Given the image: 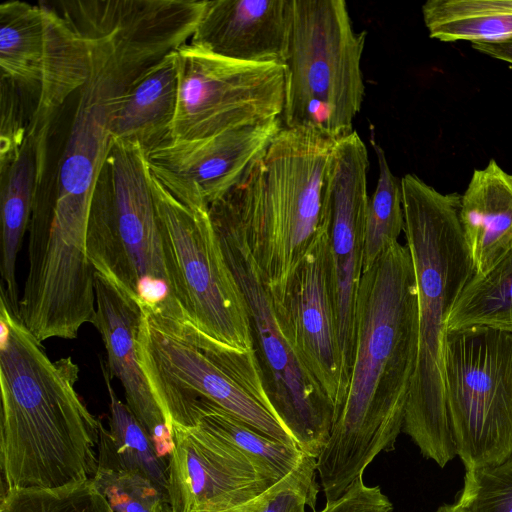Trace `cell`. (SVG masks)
<instances>
[{
  "label": "cell",
  "instance_id": "1",
  "mask_svg": "<svg viewBox=\"0 0 512 512\" xmlns=\"http://www.w3.org/2000/svg\"><path fill=\"white\" fill-rule=\"evenodd\" d=\"M418 288L410 250L387 246L363 270L355 307V350L345 402L316 458L334 500L381 453L394 450L418 354Z\"/></svg>",
  "mask_w": 512,
  "mask_h": 512
},
{
  "label": "cell",
  "instance_id": "2",
  "mask_svg": "<svg viewBox=\"0 0 512 512\" xmlns=\"http://www.w3.org/2000/svg\"><path fill=\"white\" fill-rule=\"evenodd\" d=\"M71 357L53 361L1 292L0 463L5 490L93 479L101 421L76 391Z\"/></svg>",
  "mask_w": 512,
  "mask_h": 512
},
{
  "label": "cell",
  "instance_id": "3",
  "mask_svg": "<svg viewBox=\"0 0 512 512\" xmlns=\"http://www.w3.org/2000/svg\"><path fill=\"white\" fill-rule=\"evenodd\" d=\"M69 22L90 43V71L79 90L46 215L52 228L85 235L123 96L144 71L185 44L188 34L159 5L145 0L89 1L75 9Z\"/></svg>",
  "mask_w": 512,
  "mask_h": 512
},
{
  "label": "cell",
  "instance_id": "4",
  "mask_svg": "<svg viewBox=\"0 0 512 512\" xmlns=\"http://www.w3.org/2000/svg\"><path fill=\"white\" fill-rule=\"evenodd\" d=\"M406 245L418 288V354L403 432L444 467L456 455L444 392L447 321L474 274L460 223L461 195L443 194L414 174L401 178Z\"/></svg>",
  "mask_w": 512,
  "mask_h": 512
},
{
  "label": "cell",
  "instance_id": "5",
  "mask_svg": "<svg viewBox=\"0 0 512 512\" xmlns=\"http://www.w3.org/2000/svg\"><path fill=\"white\" fill-rule=\"evenodd\" d=\"M335 141L282 127L228 192L272 297L285 289L320 231L322 183Z\"/></svg>",
  "mask_w": 512,
  "mask_h": 512
},
{
  "label": "cell",
  "instance_id": "6",
  "mask_svg": "<svg viewBox=\"0 0 512 512\" xmlns=\"http://www.w3.org/2000/svg\"><path fill=\"white\" fill-rule=\"evenodd\" d=\"M137 350L170 426H195L192 410L204 399L259 432L296 445L270 406L256 354L239 352L189 324L179 327L176 321L146 311L138 330Z\"/></svg>",
  "mask_w": 512,
  "mask_h": 512
},
{
  "label": "cell",
  "instance_id": "7",
  "mask_svg": "<svg viewBox=\"0 0 512 512\" xmlns=\"http://www.w3.org/2000/svg\"><path fill=\"white\" fill-rule=\"evenodd\" d=\"M86 250L95 272L143 311L184 322L168 275L145 150L137 143L112 139L91 198Z\"/></svg>",
  "mask_w": 512,
  "mask_h": 512
},
{
  "label": "cell",
  "instance_id": "8",
  "mask_svg": "<svg viewBox=\"0 0 512 512\" xmlns=\"http://www.w3.org/2000/svg\"><path fill=\"white\" fill-rule=\"evenodd\" d=\"M366 36L353 29L344 0H291L283 128L331 140L354 131L365 96Z\"/></svg>",
  "mask_w": 512,
  "mask_h": 512
},
{
  "label": "cell",
  "instance_id": "9",
  "mask_svg": "<svg viewBox=\"0 0 512 512\" xmlns=\"http://www.w3.org/2000/svg\"><path fill=\"white\" fill-rule=\"evenodd\" d=\"M208 211L246 302L270 406L298 448L317 458L330 436L334 409L298 360L279 326L273 299L250 252L229 194L210 205Z\"/></svg>",
  "mask_w": 512,
  "mask_h": 512
},
{
  "label": "cell",
  "instance_id": "10",
  "mask_svg": "<svg viewBox=\"0 0 512 512\" xmlns=\"http://www.w3.org/2000/svg\"><path fill=\"white\" fill-rule=\"evenodd\" d=\"M168 275L184 322L242 353L256 354L244 296L225 259L208 209H192L149 172Z\"/></svg>",
  "mask_w": 512,
  "mask_h": 512
},
{
  "label": "cell",
  "instance_id": "11",
  "mask_svg": "<svg viewBox=\"0 0 512 512\" xmlns=\"http://www.w3.org/2000/svg\"><path fill=\"white\" fill-rule=\"evenodd\" d=\"M444 392L466 469L512 454V334L486 326L447 330Z\"/></svg>",
  "mask_w": 512,
  "mask_h": 512
},
{
  "label": "cell",
  "instance_id": "12",
  "mask_svg": "<svg viewBox=\"0 0 512 512\" xmlns=\"http://www.w3.org/2000/svg\"><path fill=\"white\" fill-rule=\"evenodd\" d=\"M90 55L88 39L48 4L10 0L0 5L1 77L33 100L27 138L35 148L40 183L51 124L87 81Z\"/></svg>",
  "mask_w": 512,
  "mask_h": 512
},
{
  "label": "cell",
  "instance_id": "13",
  "mask_svg": "<svg viewBox=\"0 0 512 512\" xmlns=\"http://www.w3.org/2000/svg\"><path fill=\"white\" fill-rule=\"evenodd\" d=\"M171 138L198 139L280 118L285 65L228 59L187 42L176 51Z\"/></svg>",
  "mask_w": 512,
  "mask_h": 512
},
{
  "label": "cell",
  "instance_id": "14",
  "mask_svg": "<svg viewBox=\"0 0 512 512\" xmlns=\"http://www.w3.org/2000/svg\"><path fill=\"white\" fill-rule=\"evenodd\" d=\"M367 147L354 130L335 141L321 191V219L328 245L331 298L345 378L349 385L355 350V307L363 273L369 204Z\"/></svg>",
  "mask_w": 512,
  "mask_h": 512
},
{
  "label": "cell",
  "instance_id": "15",
  "mask_svg": "<svg viewBox=\"0 0 512 512\" xmlns=\"http://www.w3.org/2000/svg\"><path fill=\"white\" fill-rule=\"evenodd\" d=\"M272 299L286 340L331 403L335 421L345 402L348 383L331 298L327 233L321 223L285 289Z\"/></svg>",
  "mask_w": 512,
  "mask_h": 512
},
{
  "label": "cell",
  "instance_id": "16",
  "mask_svg": "<svg viewBox=\"0 0 512 512\" xmlns=\"http://www.w3.org/2000/svg\"><path fill=\"white\" fill-rule=\"evenodd\" d=\"M281 129V119L275 118L205 138H170L145 152L147 167L182 204L208 209L238 183Z\"/></svg>",
  "mask_w": 512,
  "mask_h": 512
},
{
  "label": "cell",
  "instance_id": "17",
  "mask_svg": "<svg viewBox=\"0 0 512 512\" xmlns=\"http://www.w3.org/2000/svg\"><path fill=\"white\" fill-rule=\"evenodd\" d=\"M171 434L167 497L173 512L232 509L277 483L240 450L200 426L172 423Z\"/></svg>",
  "mask_w": 512,
  "mask_h": 512
},
{
  "label": "cell",
  "instance_id": "18",
  "mask_svg": "<svg viewBox=\"0 0 512 512\" xmlns=\"http://www.w3.org/2000/svg\"><path fill=\"white\" fill-rule=\"evenodd\" d=\"M96 311L93 324L104 342L108 370L124 389L126 404L151 436L159 455L169 463L171 426L140 365L137 335L143 316L138 302L114 283L95 273Z\"/></svg>",
  "mask_w": 512,
  "mask_h": 512
},
{
  "label": "cell",
  "instance_id": "19",
  "mask_svg": "<svg viewBox=\"0 0 512 512\" xmlns=\"http://www.w3.org/2000/svg\"><path fill=\"white\" fill-rule=\"evenodd\" d=\"M291 0H206L190 43L249 63L284 65Z\"/></svg>",
  "mask_w": 512,
  "mask_h": 512
},
{
  "label": "cell",
  "instance_id": "20",
  "mask_svg": "<svg viewBox=\"0 0 512 512\" xmlns=\"http://www.w3.org/2000/svg\"><path fill=\"white\" fill-rule=\"evenodd\" d=\"M474 274L488 272L512 245V174L490 160L474 170L460 204Z\"/></svg>",
  "mask_w": 512,
  "mask_h": 512
},
{
  "label": "cell",
  "instance_id": "21",
  "mask_svg": "<svg viewBox=\"0 0 512 512\" xmlns=\"http://www.w3.org/2000/svg\"><path fill=\"white\" fill-rule=\"evenodd\" d=\"M175 51L131 84L113 117L112 139L137 143L147 152L171 138L178 98Z\"/></svg>",
  "mask_w": 512,
  "mask_h": 512
},
{
  "label": "cell",
  "instance_id": "22",
  "mask_svg": "<svg viewBox=\"0 0 512 512\" xmlns=\"http://www.w3.org/2000/svg\"><path fill=\"white\" fill-rule=\"evenodd\" d=\"M1 170V292L19 315L16 263L36 201L38 169L33 143L26 138L14 159Z\"/></svg>",
  "mask_w": 512,
  "mask_h": 512
},
{
  "label": "cell",
  "instance_id": "23",
  "mask_svg": "<svg viewBox=\"0 0 512 512\" xmlns=\"http://www.w3.org/2000/svg\"><path fill=\"white\" fill-rule=\"evenodd\" d=\"M109 395V429L101 423L98 443V467L119 468L139 473L167 494L169 463L127 404L116 395L108 368L101 364Z\"/></svg>",
  "mask_w": 512,
  "mask_h": 512
},
{
  "label": "cell",
  "instance_id": "24",
  "mask_svg": "<svg viewBox=\"0 0 512 512\" xmlns=\"http://www.w3.org/2000/svg\"><path fill=\"white\" fill-rule=\"evenodd\" d=\"M192 415L195 426L233 445L274 482L294 470L305 454L296 445L259 432L208 400H199L193 407Z\"/></svg>",
  "mask_w": 512,
  "mask_h": 512
},
{
  "label": "cell",
  "instance_id": "25",
  "mask_svg": "<svg viewBox=\"0 0 512 512\" xmlns=\"http://www.w3.org/2000/svg\"><path fill=\"white\" fill-rule=\"evenodd\" d=\"M474 326L512 334V245L488 272L473 274L451 310L447 330Z\"/></svg>",
  "mask_w": 512,
  "mask_h": 512
},
{
  "label": "cell",
  "instance_id": "26",
  "mask_svg": "<svg viewBox=\"0 0 512 512\" xmlns=\"http://www.w3.org/2000/svg\"><path fill=\"white\" fill-rule=\"evenodd\" d=\"M371 143L379 174L367 208L363 270L369 268L387 246L398 241L405 228L401 179L391 171L382 147L374 140Z\"/></svg>",
  "mask_w": 512,
  "mask_h": 512
},
{
  "label": "cell",
  "instance_id": "27",
  "mask_svg": "<svg viewBox=\"0 0 512 512\" xmlns=\"http://www.w3.org/2000/svg\"><path fill=\"white\" fill-rule=\"evenodd\" d=\"M0 512H116L93 479L52 489L4 490Z\"/></svg>",
  "mask_w": 512,
  "mask_h": 512
},
{
  "label": "cell",
  "instance_id": "28",
  "mask_svg": "<svg viewBox=\"0 0 512 512\" xmlns=\"http://www.w3.org/2000/svg\"><path fill=\"white\" fill-rule=\"evenodd\" d=\"M316 458L304 454L297 467L267 491L238 507L219 512H315L319 492ZM162 512H173L165 503Z\"/></svg>",
  "mask_w": 512,
  "mask_h": 512
},
{
  "label": "cell",
  "instance_id": "29",
  "mask_svg": "<svg viewBox=\"0 0 512 512\" xmlns=\"http://www.w3.org/2000/svg\"><path fill=\"white\" fill-rule=\"evenodd\" d=\"M456 503L461 512H512V454L497 464L466 469Z\"/></svg>",
  "mask_w": 512,
  "mask_h": 512
},
{
  "label": "cell",
  "instance_id": "30",
  "mask_svg": "<svg viewBox=\"0 0 512 512\" xmlns=\"http://www.w3.org/2000/svg\"><path fill=\"white\" fill-rule=\"evenodd\" d=\"M93 481L116 512H162L168 503L164 491L136 472L98 467Z\"/></svg>",
  "mask_w": 512,
  "mask_h": 512
},
{
  "label": "cell",
  "instance_id": "31",
  "mask_svg": "<svg viewBox=\"0 0 512 512\" xmlns=\"http://www.w3.org/2000/svg\"><path fill=\"white\" fill-rule=\"evenodd\" d=\"M431 38L454 42L492 43L512 38V14L463 16L425 23Z\"/></svg>",
  "mask_w": 512,
  "mask_h": 512
},
{
  "label": "cell",
  "instance_id": "32",
  "mask_svg": "<svg viewBox=\"0 0 512 512\" xmlns=\"http://www.w3.org/2000/svg\"><path fill=\"white\" fill-rule=\"evenodd\" d=\"M29 122L25 95L15 83L1 77L0 169L9 165L22 148Z\"/></svg>",
  "mask_w": 512,
  "mask_h": 512
},
{
  "label": "cell",
  "instance_id": "33",
  "mask_svg": "<svg viewBox=\"0 0 512 512\" xmlns=\"http://www.w3.org/2000/svg\"><path fill=\"white\" fill-rule=\"evenodd\" d=\"M488 14H512V0H429L422 6L424 23Z\"/></svg>",
  "mask_w": 512,
  "mask_h": 512
},
{
  "label": "cell",
  "instance_id": "34",
  "mask_svg": "<svg viewBox=\"0 0 512 512\" xmlns=\"http://www.w3.org/2000/svg\"><path fill=\"white\" fill-rule=\"evenodd\" d=\"M393 504L380 486H369L359 477L339 498L326 500L315 512H392Z\"/></svg>",
  "mask_w": 512,
  "mask_h": 512
},
{
  "label": "cell",
  "instance_id": "35",
  "mask_svg": "<svg viewBox=\"0 0 512 512\" xmlns=\"http://www.w3.org/2000/svg\"><path fill=\"white\" fill-rule=\"evenodd\" d=\"M472 48L490 57L512 64V38L492 43H472Z\"/></svg>",
  "mask_w": 512,
  "mask_h": 512
},
{
  "label": "cell",
  "instance_id": "36",
  "mask_svg": "<svg viewBox=\"0 0 512 512\" xmlns=\"http://www.w3.org/2000/svg\"><path fill=\"white\" fill-rule=\"evenodd\" d=\"M436 512H461L457 503L445 504L439 507Z\"/></svg>",
  "mask_w": 512,
  "mask_h": 512
}]
</instances>
